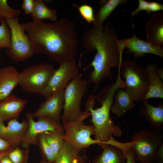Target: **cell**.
<instances>
[{
    "label": "cell",
    "instance_id": "6da1fadb",
    "mask_svg": "<svg viewBox=\"0 0 163 163\" xmlns=\"http://www.w3.org/2000/svg\"><path fill=\"white\" fill-rule=\"evenodd\" d=\"M34 53L44 54L59 64L74 59L77 53L75 24L62 18L51 23L36 20L22 23Z\"/></svg>",
    "mask_w": 163,
    "mask_h": 163
},
{
    "label": "cell",
    "instance_id": "7a4b0ae2",
    "mask_svg": "<svg viewBox=\"0 0 163 163\" xmlns=\"http://www.w3.org/2000/svg\"><path fill=\"white\" fill-rule=\"evenodd\" d=\"M117 40L116 31L109 22L101 27L93 26L84 33L82 41L83 47L89 52L96 51L93 60L88 66H91L94 68L88 80L89 83L94 84L92 93L97 91L102 80L113 79L112 67L120 69L122 54Z\"/></svg>",
    "mask_w": 163,
    "mask_h": 163
},
{
    "label": "cell",
    "instance_id": "3957f363",
    "mask_svg": "<svg viewBox=\"0 0 163 163\" xmlns=\"http://www.w3.org/2000/svg\"><path fill=\"white\" fill-rule=\"evenodd\" d=\"M121 82L117 80L115 83L107 85L101 88L95 97L90 95L88 98L85 111L91 113L90 120L94 127L95 139L102 143L107 144V142L113 138L122 135L120 127L114 124L110 117V111L113 102L114 94L117 91L123 88Z\"/></svg>",
    "mask_w": 163,
    "mask_h": 163
},
{
    "label": "cell",
    "instance_id": "277c9868",
    "mask_svg": "<svg viewBox=\"0 0 163 163\" xmlns=\"http://www.w3.org/2000/svg\"><path fill=\"white\" fill-rule=\"evenodd\" d=\"M120 74L125 79V91L135 102L142 101L149 87L145 69L133 60H127L122 62Z\"/></svg>",
    "mask_w": 163,
    "mask_h": 163
},
{
    "label": "cell",
    "instance_id": "5b68a950",
    "mask_svg": "<svg viewBox=\"0 0 163 163\" xmlns=\"http://www.w3.org/2000/svg\"><path fill=\"white\" fill-rule=\"evenodd\" d=\"M89 83L79 74L69 82L65 89L62 123L75 120L81 116V104Z\"/></svg>",
    "mask_w": 163,
    "mask_h": 163
},
{
    "label": "cell",
    "instance_id": "8992f818",
    "mask_svg": "<svg viewBox=\"0 0 163 163\" xmlns=\"http://www.w3.org/2000/svg\"><path fill=\"white\" fill-rule=\"evenodd\" d=\"M163 135L160 130L143 129L136 132L131 140L135 142L132 147L136 160L141 163H154L156 153L162 143Z\"/></svg>",
    "mask_w": 163,
    "mask_h": 163
},
{
    "label": "cell",
    "instance_id": "52a82bcc",
    "mask_svg": "<svg viewBox=\"0 0 163 163\" xmlns=\"http://www.w3.org/2000/svg\"><path fill=\"white\" fill-rule=\"evenodd\" d=\"M10 28V47L6 53L9 57L16 62L28 59L34 53L29 36L25 33L23 26L19 22V18H4Z\"/></svg>",
    "mask_w": 163,
    "mask_h": 163
},
{
    "label": "cell",
    "instance_id": "ba28073f",
    "mask_svg": "<svg viewBox=\"0 0 163 163\" xmlns=\"http://www.w3.org/2000/svg\"><path fill=\"white\" fill-rule=\"evenodd\" d=\"M55 70L47 62L34 65L19 72L18 85L24 91L40 93L47 85Z\"/></svg>",
    "mask_w": 163,
    "mask_h": 163
},
{
    "label": "cell",
    "instance_id": "9c48e42d",
    "mask_svg": "<svg viewBox=\"0 0 163 163\" xmlns=\"http://www.w3.org/2000/svg\"><path fill=\"white\" fill-rule=\"evenodd\" d=\"M90 116V112L82 111L81 116L77 120L62 123L65 141L80 150L88 148L93 144L98 145L99 142L91 137L94 134L93 125H87L83 123V121Z\"/></svg>",
    "mask_w": 163,
    "mask_h": 163
},
{
    "label": "cell",
    "instance_id": "30bf717a",
    "mask_svg": "<svg viewBox=\"0 0 163 163\" xmlns=\"http://www.w3.org/2000/svg\"><path fill=\"white\" fill-rule=\"evenodd\" d=\"M79 74L75 59L59 64L47 85L40 94L46 98L59 90H65L71 81Z\"/></svg>",
    "mask_w": 163,
    "mask_h": 163
},
{
    "label": "cell",
    "instance_id": "8fae6325",
    "mask_svg": "<svg viewBox=\"0 0 163 163\" xmlns=\"http://www.w3.org/2000/svg\"><path fill=\"white\" fill-rule=\"evenodd\" d=\"M25 117L28 122V127L21 145L23 149L29 148L31 145H36L37 137L40 134L47 131H65L62 125L52 118L40 117L35 122L31 112H27Z\"/></svg>",
    "mask_w": 163,
    "mask_h": 163
},
{
    "label": "cell",
    "instance_id": "7c38bea8",
    "mask_svg": "<svg viewBox=\"0 0 163 163\" xmlns=\"http://www.w3.org/2000/svg\"><path fill=\"white\" fill-rule=\"evenodd\" d=\"M120 51L123 54L124 49H128L127 53L132 52L135 58L142 57L146 53H152L163 58V48L156 46L139 38L134 33L133 36L128 39L117 41Z\"/></svg>",
    "mask_w": 163,
    "mask_h": 163
},
{
    "label": "cell",
    "instance_id": "4fadbf2b",
    "mask_svg": "<svg viewBox=\"0 0 163 163\" xmlns=\"http://www.w3.org/2000/svg\"><path fill=\"white\" fill-rule=\"evenodd\" d=\"M28 127V122L26 118L21 123L17 119L10 120L7 126L0 122V137L14 149L21 145Z\"/></svg>",
    "mask_w": 163,
    "mask_h": 163
},
{
    "label": "cell",
    "instance_id": "5bb4252c",
    "mask_svg": "<svg viewBox=\"0 0 163 163\" xmlns=\"http://www.w3.org/2000/svg\"><path fill=\"white\" fill-rule=\"evenodd\" d=\"M65 90H59L46 98L33 113V117L52 118L60 123L61 111L64 101Z\"/></svg>",
    "mask_w": 163,
    "mask_h": 163
},
{
    "label": "cell",
    "instance_id": "9a60e30c",
    "mask_svg": "<svg viewBox=\"0 0 163 163\" xmlns=\"http://www.w3.org/2000/svg\"><path fill=\"white\" fill-rule=\"evenodd\" d=\"M27 103V101L13 94L10 95L0 101V122L17 119Z\"/></svg>",
    "mask_w": 163,
    "mask_h": 163
},
{
    "label": "cell",
    "instance_id": "2e32d148",
    "mask_svg": "<svg viewBox=\"0 0 163 163\" xmlns=\"http://www.w3.org/2000/svg\"><path fill=\"white\" fill-rule=\"evenodd\" d=\"M146 30V41L156 46L163 47V11L152 15L148 22Z\"/></svg>",
    "mask_w": 163,
    "mask_h": 163
},
{
    "label": "cell",
    "instance_id": "e0dca14e",
    "mask_svg": "<svg viewBox=\"0 0 163 163\" xmlns=\"http://www.w3.org/2000/svg\"><path fill=\"white\" fill-rule=\"evenodd\" d=\"M19 72L13 66L0 69V101L5 99L18 85Z\"/></svg>",
    "mask_w": 163,
    "mask_h": 163
},
{
    "label": "cell",
    "instance_id": "ac0fdd59",
    "mask_svg": "<svg viewBox=\"0 0 163 163\" xmlns=\"http://www.w3.org/2000/svg\"><path fill=\"white\" fill-rule=\"evenodd\" d=\"M158 67L156 64L150 63L148 64L145 68L149 87L144 99L163 98V81L158 74Z\"/></svg>",
    "mask_w": 163,
    "mask_h": 163
},
{
    "label": "cell",
    "instance_id": "d6986e66",
    "mask_svg": "<svg viewBox=\"0 0 163 163\" xmlns=\"http://www.w3.org/2000/svg\"><path fill=\"white\" fill-rule=\"evenodd\" d=\"M143 107L139 111L140 113L146 118L153 129L161 130L163 128V103H159L157 107L149 103L148 100L143 99Z\"/></svg>",
    "mask_w": 163,
    "mask_h": 163
},
{
    "label": "cell",
    "instance_id": "ffe728a7",
    "mask_svg": "<svg viewBox=\"0 0 163 163\" xmlns=\"http://www.w3.org/2000/svg\"><path fill=\"white\" fill-rule=\"evenodd\" d=\"M99 146L103 151L91 163H126V155L120 148L106 143L101 144Z\"/></svg>",
    "mask_w": 163,
    "mask_h": 163
},
{
    "label": "cell",
    "instance_id": "44dd1931",
    "mask_svg": "<svg viewBox=\"0 0 163 163\" xmlns=\"http://www.w3.org/2000/svg\"><path fill=\"white\" fill-rule=\"evenodd\" d=\"M80 149L64 141L56 157L55 163H86L88 158L86 152L82 156L79 155Z\"/></svg>",
    "mask_w": 163,
    "mask_h": 163
},
{
    "label": "cell",
    "instance_id": "7402d4cb",
    "mask_svg": "<svg viewBox=\"0 0 163 163\" xmlns=\"http://www.w3.org/2000/svg\"><path fill=\"white\" fill-rule=\"evenodd\" d=\"M114 98L110 111L117 117L123 116L127 111L131 110L135 106V102L123 88L117 91Z\"/></svg>",
    "mask_w": 163,
    "mask_h": 163
},
{
    "label": "cell",
    "instance_id": "603a6c76",
    "mask_svg": "<svg viewBox=\"0 0 163 163\" xmlns=\"http://www.w3.org/2000/svg\"><path fill=\"white\" fill-rule=\"evenodd\" d=\"M127 0H101L99 1L100 7L94 16L92 23L94 26L101 27L115 8L119 5L126 3Z\"/></svg>",
    "mask_w": 163,
    "mask_h": 163
},
{
    "label": "cell",
    "instance_id": "cb8c5ba5",
    "mask_svg": "<svg viewBox=\"0 0 163 163\" xmlns=\"http://www.w3.org/2000/svg\"><path fill=\"white\" fill-rule=\"evenodd\" d=\"M31 17L34 21L46 19L54 21L57 19V11L48 8L43 0H36Z\"/></svg>",
    "mask_w": 163,
    "mask_h": 163
},
{
    "label": "cell",
    "instance_id": "d4e9b609",
    "mask_svg": "<svg viewBox=\"0 0 163 163\" xmlns=\"http://www.w3.org/2000/svg\"><path fill=\"white\" fill-rule=\"evenodd\" d=\"M36 145L40 150L42 159L49 162H55L56 156L46 141L45 132L37 136Z\"/></svg>",
    "mask_w": 163,
    "mask_h": 163
},
{
    "label": "cell",
    "instance_id": "484cf974",
    "mask_svg": "<svg viewBox=\"0 0 163 163\" xmlns=\"http://www.w3.org/2000/svg\"><path fill=\"white\" fill-rule=\"evenodd\" d=\"M45 133L46 141L56 157L65 141V131L56 132L47 131Z\"/></svg>",
    "mask_w": 163,
    "mask_h": 163
},
{
    "label": "cell",
    "instance_id": "4316f807",
    "mask_svg": "<svg viewBox=\"0 0 163 163\" xmlns=\"http://www.w3.org/2000/svg\"><path fill=\"white\" fill-rule=\"evenodd\" d=\"M29 148L20 149L18 146L12 150L8 154L13 163H28Z\"/></svg>",
    "mask_w": 163,
    "mask_h": 163
},
{
    "label": "cell",
    "instance_id": "83f0119b",
    "mask_svg": "<svg viewBox=\"0 0 163 163\" xmlns=\"http://www.w3.org/2000/svg\"><path fill=\"white\" fill-rule=\"evenodd\" d=\"M0 20V47L8 49L10 47V30L4 18H1Z\"/></svg>",
    "mask_w": 163,
    "mask_h": 163
},
{
    "label": "cell",
    "instance_id": "f1b7e54d",
    "mask_svg": "<svg viewBox=\"0 0 163 163\" xmlns=\"http://www.w3.org/2000/svg\"><path fill=\"white\" fill-rule=\"evenodd\" d=\"M21 13L20 9H15L10 7L8 4L7 0H0V19L18 17Z\"/></svg>",
    "mask_w": 163,
    "mask_h": 163
},
{
    "label": "cell",
    "instance_id": "f546056e",
    "mask_svg": "<svg viewBox=\"0 0 163 163\" xmlns=\"http://www.w3.org/2000/svg\"><path fill=\"white\" fill-rule=\"evenodd\" d=\"M72 5L78 8L81 16L88 23L93 22L94 15L93 9L91 6L87 5H83L79 6L74 4Z\"/></svg>",
    "mask_w": 163,
    "mask_h": 163
},
{
    "label": "cell",
    "instance_id": "4dcf8cb0",
    "mask_svg": "<svg viewBox=\"0 0 163 163\" xmlns=\"http://www.w3.org/2000/svg\"><path fill=\"white\" fill-rule=\"evenodd\" d=\"M139 6L134 11L131 13L132 16H134L135 14H137L141 10H145L148 14L150 13L149 9V2L145 1L144 0H139Z\"/></svg>",
    "mask_w": 163,
    "mask_h": 163
},
{
    "label": "cell",
    "instance_id": "1f68e13d",
    "mask_svg": "<svg viewBox=\"0 0 163 163\" xmlns=\"http://www.w3.org/2000/svg\"><path fill=\"white\" fill-rule=\"evenodd\" d=\"M34 0H24L22 5V9L26 14H31L33 12L34 5Z\"/></svg>",
    "mask_w": 163,
    "mask_h": 163
},
{
    "label": "cell",
    "instance_id": "d6a6232c",
    "mask_svg": "<svg viewBox=\"0 0 163 163\" xmlns=\"http://www.w3.org/2000/svg\"><path fill=\"white\" fill-rule=\"evenodd\" d=\"M126 163H136V158L133 150L131 147L127 152Z\"/></svg>",
    "mask_w": 163,
    "mask_h": 163
},
{
    "label": "cell",
    "instance_id": "836d02e7",
    "mask_svg": "<svg viewBox=\"0 0 163 163\" xmlns=\"http://www.w3.org/2000/svg\"><path fill=\"white\" fill-rule=\"evenodd\" d=\"M149 9L150 12L163 10V5L157 2H150L149 4Z\"/></svg>",
    "mask_w": 163,
    "mask_h": 163
},
{
    "label": "cell",
    "instance_id": "e575fe53",
    "mask_svg": "<svg viewBox=\"0 0 163 163\" xmlns=\"http://www.w3.org/2000/svg\"><path fill=\"white\" fill-rule=\"evenodd\" d=\"M156 163H163V144L161 143L159 146L156 153Z\"/></svg>",
    "mask_w": 163,
    "mask_h": 163
},
{
    "label": "cell",
    "instance_id": "d590c367",
    "mask_svg": "<svg viewBox=\"0 0 163 163\" xmlns=\"http://www.w3.org/2000/svg\"><path fill=\"white\" fill-rule=\"evenodd\" d=\"M11 149H13L10 145L0 137V153Z\"/></svg>",
    "mask_w": 163,
    "mask_h": 163
},
{
    "label": "cell",
    "instance_id": "8d00e7d4",
    "mask_svg": "<svg viewBox=\"0 0 163 163\" xmlns=\"http://www.w3.org/2000/svg\"><path fill=\"white\" fill-rule=\"evenodd\" d=\"M8 155L2 156L0 159V163H13Z\"/></svg>",
    "mask_w": 163,
    "mask_h": 163
},
{
    "label": "cell",
    "instance_id": "74e56055",
    "mask_svg": "<svg viewBox=\"0 0 163 163\" xmlns=\"http://www.w3.org/2000/svg\"><path fill=\"white\" fill-rule=\"evenodd\" d=\"M157 72L159 76L163 81V68L160 69L158 67L157 68Z\"/></svg>",
    "mask_w": 163,
    "mask_h": 163
},
{
    "label": "cell",
    "instance_id": "f35d334b",
    "mask_svg": "<svg viewBox=\"0 0 163 163\" xmlns=\"http://www.w3.org/2000/svg\"><path fill=\"white\" fill-rule=\"evenodd\" d=\"M12 150L13 149H11L0 153V159L2 156L5 155H8Z\"/></svg>",
    "mask_w": 163,
    "mask_h": 163
},
{
    "label": "cell",
    "instance_id": "ab89813d",
    "mask_svg": "<svg viewBox=\"0 0 163 163\" xmlns=\"http://www.w3.org/2000/svg\"><path fill=\"white\" fill-rule=\"evenodd\" d=\"M55 162H47L45 160L42 159V161H41V162L40 163H54Z\"/></svg>",
    "mask_w": 163,
    "mask_h": 163
},
{
    "label": "cell",
    "instance_id": "60d3db41",
    "mask_svg": "<svg viewBox=\"0 0 163 163\" xmlns=\"http://www.w3.org/2000/svg\"><path fill=\"white\" fill-rule=\"evenodd\" d=\"M54 163H55V162Z\"/></svg>",
    "mask_w": 163,
    "mask_h": 163
}]
</instances>
